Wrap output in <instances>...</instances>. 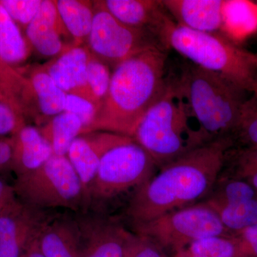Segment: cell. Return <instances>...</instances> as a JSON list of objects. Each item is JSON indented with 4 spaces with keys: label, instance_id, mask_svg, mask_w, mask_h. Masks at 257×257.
I'll return each mask as SVG.
<instances>
[{
    "label": "cell",
    "instance_id": "17",
    "mask_svg": "<svg viewBox=\"0 0 257 257\" xmlns=\"http://www.w3.org/2000/svg\"><path fill=\"white\" fill-rule=\"evenodd\" d=\"M37 243L45 257H80V236L77 218L54 216L44 226Z\"/></svg>",
    "mask_w": 257,
    "mask_h": 257
},
{
    "label": "cell",
    "instance_id": "20",
    "mask_svg": "<svg viewBox=\"0 0 257 257\" xmlns=\"http://www.w3.org/2000/svg\"><path fill=\"white\" fill-rule=\"evenodd\" d=\"M26 77L36 98L40 116L49 121L63 112L67 94L57 85L42 66L32 67Z\"/></svg>",
    "mask_w": 257,
    "mask_h": 257
},
{
    "label": "cell",
    "instance_id": "28",
    "mask_svg": "<svg viewBox=\"0 0 257 257\" xmlns=\"http://www.w3.org/2000/svg\"><path fill=\"white\" fill-rule=\"evenodd\" d=\"M87 74L89 88L100 106L110 84L111 73L109 67L91 54L88 61Z\"/></svg>",
    "mask_w": 257,
    "mask_h": 257
},
{
    "label": "cell",
    "instance_id": "24",
    "mask_svg": "<svg viewBox=\"0 0 257 257\" xmlns=\"http://www.w3.org/2000/svg\"><path fill=\"white\" fill-rule=\"evenodd\" d=\"M177 257H242L238 239L213 236L197 240L177 253Z\"/></svg>",
    "mask_w": 257,
    "mask_h": 257
},
{
    "label": "cell",
    "instance_id": "1",
    "mask_svg": "<svg viewBox=\"0 0 257 257\" xmlns=\"http://www.w3.org/2000/svg\"><path fill=\"white\" fill-rule=\"evenodd\" d=\"M233 145L231 136L214 139L161 167L136 189L126 216L133 224L147 222L209 196Z\"/></svg>",
    "mask_w": 257,
    "mask_h": 257
},
{
    "label": "cell",
    "instance_id": "3",
    "mask_svg": "<svg viewBox=\"0 0 257 257\" xmlns=\"http://www.w3.org/2000/svg\"><path fill=\"white\" fill-rule=\"evenodd\" d=\"M133 139L160 169L214 140L193 116L178 79H170L158 100L139 123Z\"/></svg>",
    "mask_w": 257,
    "mask_h": 257
},
{
    "label": "cell",
    "instance_id": "29",
    "mask_svg": "<svg viewBox=\"0 0 257 257\" xmlns=\"http://www.w3.org/2000/svg\"><path fill=\"white\" fill-rule=\"evenodd\" d=\"M42 0H0V4L20 28H27L40 11Z\"/></svg>",
    "mask_w": 257,
    "mask_h": 257
},
{
    "label": "cell",
    "instance_id": "15",
    "mask_svg": "<svg viewBox=\"0 0 257 257\" xmlns=\"http://www.w3.org/2000/svg\"><path fill=\"white\" fill-rule=\"evenodd\" d=\"M25 32L32 49L42 55L59 56L68 50L65 48L62 37L69 35L59 15L55 1L42 0L40 11Z\"/></svg>",
    "mask_w": 257,
    "mask_h": 257
},
{
    "label": "cell",
    "instance_id": "32",
    "mask_svg": "<svg viewBox=\"0 0 257 257\" xmlns=\"http://www.w3.org/2000/svg\"><path fill=\"white\" fill-rule=\"evenodd\" d=\"M124 257H164L160 248L143 236L131 233Z\"/></svg>",
    "mask_w": 257,
    "mask_h": 257
},
{
    "label": "cell",
    "instance_id": "34",
    "mask_svg": "<svg viewBox=\"0 0 257 257\" xmlns=\"http://www.w3.org/2000/svg\"><path fill=\"white\" fill-rule=\"evenodd\" d=\"M238 241L242 257H257V222L241 231Z\"/></svg>",
    "mask_w": 257,
    "mask_h": 257
},
{
    "label": "cell",
    "instance_id": "4",
    "mask_svg": "<svg viewBox=\"0 0 257 257\" xmlns=\"http://www.w3.org/2000/svg\"><path fill=\"white\" fill-rule=\"evenodd\" d=\"M164 48H170L201 68L219 74L257 95V69L240 48L221 33L194 31L175 23L165 11L152 30Z\"/></svg>",
    "mask_w": 257,
    "mask_h": 257
},
{
    "label": "cell",
    "instance_id": "33",
    "mask_svg": "<svg viewBox=\"0 0 257 257\" xmlns=\"http://www.w3.org/2000/svg\"><path fill=\"white\" fill-rule=\"evenodd\" d=\"M236 173L231 179L246 178L257 171V147H246L235 155Z\"/></svg>",
    "mask_w": 257,
    "mask_h": 257
},
{
    "label": "cell",
    "instance_id": "23",
    "mask_svg": "<svg viewBox=\"0 0 257 257\" xmlns=\"http://www.w3.org/2000/svg\"><path fill=\"white\" fill-rule=\"evenodd\" d=\"M83 128L79 117L63 111L47 121L40 131L52 147L54 155L64 156L67 155L72 142L82 135Z\"/></svg>",
    "mask_w": 257,
    "mask_h": 257
},
{
    "label": "cell",
    "instance_id": "2",
    "mask_svg": "<svg viewBox=\"0 0 257 257\" xmlns=\"http://www.w3.org/2000/svg\"><path fill=\"white\" fill-rule=\"evenodd\" d=\"M167 58L163 48L153 47L116 66L107 94L82 135L105 132L133 138L139 123L165 91Z\"/></svg>",
    "mask_w": 257,
    "mask_h": 257
},
{
    "label": "cell",
    "instance_id": "9",
    "mask_svg": "<svg viewBox=\"0 0 257 257\" xmlns=\"http://www.w3.org/2000/svg\"><path fill=\"white\" fill-rule=\"evenodd\" d=\"M87 40L90 53L114 68L147 49H164L151 32L130 28L118 21L101 1L94 4L92 30Z\"/></svg>",
    "mask_w": 257,
    "mask_h": 257
},
{
    "label": "cell",
    "instance_id": "31",
    "mask_svg": "<svg viewBox=\"0 0 257 257\" xmlns=\"http://www.w3.org/2000/svg\"><path fill=\"white\" fill-rule=\"evenodd\" d=\"M25 118L5 102H0V138H12L26 125Z\"/></svg>",
    "mask_w": 257,
    "mask_h": 257
},
{
    "label": "cell",
    "instance_id": "11",
    "mask_svg": "<svg viewBox=\"0 0 257 257\" xmlns=\"http://www.w3.org/2000/svg\"><path fill=\"white\" fill-rule=\"evenodd\" d=\"M126 136L117 134L94 132L79 135L72 142L67 157L82 183L88 207H91L90 193L101 157L111 147Z\"/></svg>",
    "mask_w": 257,
    "mask_h": 257
},
{
    "label": "cell",
    "instance_id": "12",
    "mask_svg": "<svg viewBox=\"0 0 257 257\" xmlns=\"http://www.w3.org/2000/svg\"><path fill=\"white\" fill-rule=\"evenodd\" d=\"M77 217L80 257H124L131 232L109 219L96 216Z\"/></svg>",
    "mask_w": 257,
    "mask_h": 257
},
{
    "label": "cell",
    "instance_id": "6",
    "mask_svg": "<svg viewBox=\"0 0 257 257\" xmlns=\"http://www.w3.org/2000/svg\"><path fill=\"white\" fill-rule=\"evenodd\" d=\"M13 187L19 199L37 209L63 208L82 214L89 209L82 183L67 155H52L40 168L16 178Z\"/></svg>",
    "mask_w": 257,
    "mask_h": 257
},
{
    "label": "cell",
    "instance_id": "14",
    "mask_svg": "<svg viewBox=\"0 0 257 257\" xmlns=\"http://www.w3.org/2000/svg\"><path fill=\"white\" fill-rule=\"evenodd\" d=\"M224 0H164L166 11L180 26L207 33H220Z\"/></svg>",
    "mask_w": 257,
    "mask_h": 257
},
{
    "label": "cell",
    "instance_id": "5",
    "mask_svg": "<svg viewBox=\"0 0 257 257\" xmlns=\"http://www.w3.org/2000/svg\"><path fill=\"white\" fill-rule=\"evenodd\" d=\"M177 79L203 131L213 139L231 136L248 92L222 76L192 63L184 67Z\"/></svg>",
    "mask_w": 257,
    "mask_h": 257
},
{
    "label": "cell",
    "instance_id": "18",
    "mask_svg": "<svg viewBox=\"0 0 257 257\" xmlns=\"http://www.w3.org/2000/svg\"><path fill=\"white\" fill-rule=\"evenodd\" d=\"M0 90L7 102L18 114L26 119L32 117L40 121L36 98L30 80L16 68L0 57Z\"/></svg>",
    "mask_w": 257,
    "mask_h": 257
},
{
    "label": "cell",
    "instance_id": "10",
    "mask_svg": "<svg viewBox=\"0 0 257 257\" xmlns=\"http://www.w3.org/2000/svg\"><path fill=\"white\" fill-rule=\"evenodd\" d=\"M54 216L16 199L0 211V257H21Z\"/></svg>",
    "mask_w": 257,
    "mask_h": 257
},
{
    "label": "cell",
    "instance_id": "37",
    "mask_svg": "<svg viewBox=\"0 0 257 257\" xmlns=\"http://www.w3.org/2000/svg\"><path fill=\"white\" fill-rule=\"evenodd\" d=\"M21 257H45L39 247L37 239L32 243L31 246Z\"/></svg>",
    "mask_w": 257,
    "mask_h": 257
},
{
    "label": "cell",
    "instance_id": "16",
    "mask_svg": "<svg viewBox=\"0 0 257 257\" xmlns=\"http://www.w3.org/2000/svg\"><path fill=\"white\" fill-rule=\"evenodd\" d=\"M12 138L11 171L16 178L40 168L54 155L52 147L35 126L25 125Z\"/></svg>",
    "mask_w": 257,
    "mask_h": 257
},
{
    "label": "cell",
    "instance_id": "22",
    "mask_svg": "<svg viewBox=\"0 0 257 257\" xmlns=\"http://www.w3.org/2000/svg\"><path fill=\"white\" fill-rule=\"evenodd\" d=\"M55 3L66 30L73 37L76 46H79L80 42L87 40L92 30V3L81 0H57Z\"/></svg>",
    "mask_w": 257,
    "mask_h": 257
},
{
    "label": "cell",
    "instance_id": "7",
    "mask_svg": "<svg viewBox=\"0 0 257 257\" xmlns=\"http://www.w3.org/2000/svg\"><path fill=\"white\" fill-rule=\"evenodd\" d=\"M135 234L177 253L190 243L213 236H227L228 230L205 202L182 208L155 219L133 224Z\"/></svg>",
    "mask_w": 257,
    "mask_h": 257
},
{
    "label": "cell",
    "instance_id": "21",
    "mask_svg": "<svg viewBox=\"0 0 257 257\" xmlns=\"http://www.w3.org/2000/svg\"><path fill=\"white\" fill-rule=\"evenodd\" d=\"M32 47L20 27L0 4V57L15 67L25 62L31 54Z\"/></svg>",
    "mask_w": 257,
    "mask_h": 257
},
{
    "label": "cell",
    "instance_id": "40",
    "mask_svg": "<svg viewBox=\"0 0 257 257\" xmlns=\"http://www.w3.org/2000/svg\"><path fill=\"white\" fill-rule=\"evenodd\" d=\"M0 102H5L8 104V102H7L6 99H5L4 96H3V93H2L1 90H0Z\"/></svg>",
    "mask_w": 257,
    "mask_h": 257
},
{
    "label": "cell",
    "instance_id": "30",
    "mask_svg": "<svg viewBox=\"0 0 257 257\" xmlns=\"http://www.w3.org/2000/svg\"><path fill=\"white\" fill-rule=\"evenodd\" d=\"M97 111V106L92 101L74 94H67L66 95L64 111L72 113L79 118L84 126L82 135L92 122Z\"/></svg>",
    "mask_w": 257,
    "mask_h": 257
},
{
    "label": "cell",
    "instance_id": "25",
    "mask_svg": "<svg viewBox=\"0 0 257 257\" xmlns=\"http://www.w3.org/2000/svg\"><path fill=\"white\" fill-rule=\"evenodd\" d=\"M210 207L227 230L241 232L257 222V198Z\"/></svg>",
    "mask_w": 257,
    "mask_h": 257
},
{
    "label": "cell",
    "instance_id": "39",
    "mask_svg": "<svg viewBox=\"0 0 257 257\" xmlns=\"http://www.w3.org/2000/svg\"><path fill=\"white\" fill-rule=\"evenodd\" d=\"M247 57L257 69V54L253 53V52H250L247 51Z\"/></svg>",
    "mask_w": 257,
    "mask_h": 257
},
{
    "label": "cell",
    "instance_id": "26",
    "mask_svg": "<svg viewBox=\"0 0 257 257\" xmlns=\"http://www.w3.org/2000/svg\"><path fill=\"white\" fill-rule=\"evenodd\" d=\"M216 183L205 201L209 207L224 205L256 198V190L246 180L241 179H220Z\"/></svg>",
    "mask_w": 257,
    "mask_h": 257
},
{
    "label": "cell",
    "instance_id": "27",
    "mask_svg": "<svg viewBox=\"0 0 257 257\" xmlns=\"http://www.w3.org/2000/svg\"><path fill=\"white\" fill-rule=\"evenodd\" d=\"M246 147H257V95L251 94L243 103L237 124L231 137Z\"/></svg>",
    "mask_w": 257,
    "mask_h": 257
},
{
    "label": "cell",
    "instance_id": "13",
    "mask_svg": "<svg viewBox=\"0 0 257 257\" xmlns=\"http://www.w3.org/2000/svg\"><path fill=\"white\" fill-rule=\"evenodd\" d=\"M90 56L87 47L73 46L42 67L66 94L92 101L99 109V104L93 96L87 81V67Z\"/></svg>",
    "mask_w": 257,
    "mask_h": 257
},
{
    "label": "cell",
    "instance_id": "38",
    "mask_svg": "<svg viewBox=\"0 0 257 257\" xmlns=\"http://www.w3.org/2000/svg\"><path fill=\"white\" fill-rule=\"evenodd\" d=\"M245 179H246V182L251 184L253 188L257 191V171L249 174V175L246 176Z\"/></svg>",
    "mask_w": 257,
    "mask_h": 257
},
{
    "label": "cell",
    "instance_id": "8",
    "mask_svg": "<svg viewBox=\"0 0 257 257\" xmlns=\"http://www.w3.org/2000/svg\"><path fill=\"white\" fill-rule=\"evenodd\" d=\"M157 168L155 162L133 138L126 137L101 157L91 189V206L109 200L146 182Z\"/></svg>",
    "mask_w": 257,
    "mask_h": 257
},
{
    "label": "cell",
    "instance_id": "19",
    "mask_svg": "<svg viewBox=\"0 0 257 257\" xmlns=\"http://www.w3.org/2000/svg\"><path fill=\"white\" fill-rule=\"evenodd\" d=\"M101 3L123 25L150 32L165 10L162 1L154 0H106Z\"/></svg>",
    "mask_w": 257,
    "mask_h": 257
},
{
    "label": "cell",
    "instance_id": "35",
    "mask_svg": "<svg viewBox=\"0 0 257 257\" xmlns=\"http://www.w3.org/2000/svg\"><path fill=\"white\" fill-rule=\"evenodd\" d=\"M13 151V138H0V172L11 171Z\"/></svg>",
    "mask_w": 257,
    "mask_h": 257
},
{
    "label": "cell",
    "instance_id": "36",
    "mask_svg": "<svg viewBox=\"0 0 257 257\" xmlns=\"http://www.w3.org/2000/svg\"><path fill=\"white\" fill-rule=\"evenodd\" d=\"M14 187L0 179V211L17 199Z\"/></svg>",
    "mask_w": 257,
    "mask_h": 257
}]
</instances>
